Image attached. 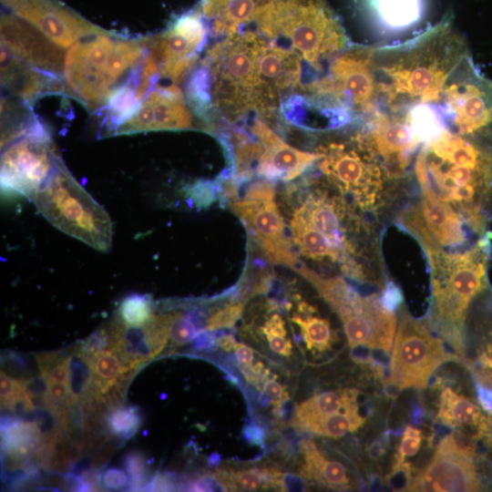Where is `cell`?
Returning a JSON list of instances; mask_svg holds the SVG:
<instances>
[{"mask_svg":"<svg viewBox=\"0 0 492 492\" xmlns=\"http://www.w3.org/2000/svg\"><path fill=\"white\" fill-rule=\"evenodd\" d=\"M469 56L450 15L410 40L375 47L374 108L394 112L440 101L452 73Z\"/></svg>","mask_w":492,"mask_h":492,"instance_id":"obj_1","label":"cell"},{"mask_svg":"<svg viewBox=\"0 0 492 492\" xmlns=\"http://www.w3.org/2000/svg\"><path fill=\"white\" fill-rule=\"evenodd\" d=\"M398 224L422 245L432 282L428 323L458 360L464 358L466 318L473 301L488 288V234L466 248L446 251L432 237L418 206L400 212Z\"/></svg>","mask_w":492,"mask_h":492,"instance_id":"obj_2","label":"cell"},{"mask_svg":"<svg viewBox=\"0 0 492 492\" xmlns=\"http://www.w3.org/2000/svg\"><path fill=\"white\" fill-rule=\"evenodd\" d=\"M414 173L419 187H428L455 209L477 237L487 234L492 205V148L446 128L420 147Z\"/></svg>","mask_w":492,"mask_h":492,"instance_id":"obj_3","label":"cell"},{"mask_svg":"<svg viewBox=\"0 0 492 492\" xmlns=\"http://www.w3.org/2000/svg\"><path fill=\"white\" fill-rule=\"evenodd\" d=\"M146 40L102 33L70 46L64 60L67 90L91 109L107 105L142 64ZM144 60V59H143Z\"/></svg>","mask_w":492,"mask_h":492,"instance_id":"obj_4","label":"cell"},{"mask_svg":"<svg viewBox=\"0 0 492 492\" xmlns=\"http://www.w3.org/2000/svg\"><path fill=\"white\" fill-rule=\"evenodd\" d=\"M259 28L266 37L289 39L292 48L317 71L349 46L326 0H270Z\"/></svg>","mask_w":492,"mask_h":492,"instance_id":"obj_5","label":"cell"},{"mask_svg":"<svg viewBox=\"0 0 492 492\" xmlns=\"http://www.w3.org/2000/svg\"><path fill=\"white\" fill-rule=\"evenodd\" d=\"M317 148L325 180L357 210L377 213L395 184L359 128Z\"/></svg>","mask_w":492,"mask_h":492,"instance_id":"obj_6","label":"cell"},{"mask_svg":"<svg viewBox=\"0 0 492 492\" xmlns=\"http://www.w3.org/2000/svg\"><path fill=\"white\" fill-rule=\"evenodd\" d=\"M32 200L56 229L97 251L107 252L112 244V222L105 209L59 161Z\"/></svg>","mask_w":492,"mask_h":492,"instance_id":"obj_7","label":"cell"},{"mask_svg":"<svg viewBox=\"0 0 492 492\" xmlns=\"http://www.w3.org/2000/svg\"><path fill=\"white\" fill-rule=\"evenodd\" d=\"M263 36L240 30L211 48L203 64L217 108L232 119L253 110L258 87V54Z\"/></svg>","mask_w":492,"mask_h":492,"instance_id":"obj_8","label":"cell"},{"mask_svg":"<svg viewBox=\"0 0 492 492\" xmlns=\"http://www.w3.org/2000/svg\"><path fill=\"white\" fill-rule=\"evenodd\" d=\"M449 129L492 148V80L467 56L452 73L440 100Z\"/></svg>","mask_w":492,"mask_h":492,"instance_id":"obj_9","label":"cell"},{"mask_svg":"<svg viewBox=\"0 0 492 492\" xmlns=\"http://www.w3.org/2000/svg\"><path fill=\"white\" fill-rule=\"evenodd\" d=\"M453 361L444 341L403 309L395 333L389 379L401 389L425 388L436 368Z\"/></svg>","mask_w":492,"mask_h":492,"instance_id":"obj_10","label":"cell"},{"mask_svg":"<svg viewBox=\"0 0 492 492\" xmlns=\"http://www.w3.org/2000/svg\"><path fill=\"white\" fill-rule=\"evenodd\" d=\"M60 160L49 133L36 120L26 133L4 146L1 185L32 200Z\"/></svg>","mask_w":492,"mask_h":492,"instance_id":"obj_11","label":"cell"},{"mask_svg":"<svg viewBox=\"0 0 492 492\" xmlns=\"http://www.w3.org/2000/svg\"><path fill=\"white\" fill-rule=\"evenodd\" d=\"M477 443L458 432L443 437L429 464L412 480L408 491L465 492L482 490L475 456Z\"/></svg>","mask_w":492,"mask_h":492,"instance_id":"obj_12","label":"cell"},{"mask_svg":"<svg viewBox=\"0 0 492 492\" xmlns=\"http://www.w3.org/2000/svg\"><path fill=\"white\" fill-rule=\"evenodd\" d=\"M208 32L200 12L190 11L178 17L162 34L146 40L160 76L174 82L182 80L196 63Z\"/></svg>","mask_w":492,"mask_h":492,"instance_id":"obj_13","label":"cell"},{"mask_svg":"<svg viewBox=\"0 0 492 492\" xmlns=\"http://www.w3.org/2000/svg\"><path fill=\"white\" fill-rule=\"evenodd\" d=\"M302 57L292 48L263 41L258 54L260 85L253 110L263 115L275 111L282 98L293 91L303 92Z\"/></svg>","mask_w":492,"mask_h":492,"instance_id":"obj_14","label":"cell"},{"mask_svg":"<svg viewBox=\"0 0 492 492\" xmlns=\"http://www.w3.org/2000/svg\"><path fill=\"white\" fill-rule=\"evenodd\" d=\"M231 210L244 223L267 259L296 269L299 261L286 232L283 218L274 198H243L231 203Z\"/></svg>","mask_w":492,"mask_h":492,"instance_id":"obj_15","label":"cell"},{"mask_svg":"<svg viewBox=\"0 0 492 492\" xmlns=\"http://www.w3.org/2000/svg\"><path fill=\"white\" fill-rule=\"evenodd\" d=\"M20 19L60 47H70L83 38L106 31L90 24L56 0H2Z\"/></svg>","mask_w":492,"mask_h":492,"instance_id":"obj_16","label":"cell"},{"mask_svg":"<svg viewBox=\"0 0 492 492\" xmlns=\"http://www.w3.org/2000/svg\"><path fill=\"white\" fill-rule=\"evenodd\" d=\"M191 127V115L183 94L172 85L157 87L147 94L133 115L121 123L114 134L179 130Z\"/></svg>","mask_w":492,"mask_h":492,"instance_id":"obj_17","label":"cell"},{"mask_svg":"<svg viewBox=\"0 0 492 492\" xmlns=\"http://www.w3.org/2000/svg\"><path fill=\"white\" fill-rule=\"evenodd\" d=\"M1 39L2 48L21 61L51 75L63 73L62 47L19 17H2Z\"/></svg>","mask_w":492,"mask_h":492,"instance_id":"obj_18","label":"cell"},{"mask_svg":"<svg viewBox=\"0 0 492 492\" xmlns=\"http://www.w3.org/2000/svg\"><path fill=\"white\" fill-rule=\"evenodd\" d=\"M251 132L263 148L256 172L266 179L292 180L319 158L317 153L302 151L287 144L261 120L254 121Z\"/></svg>","mask_w":492,"mask_h":492,"instance_id":"obj_19","label":"cell"},{"mask_svg":"<svg viewBox=\"0 0 492 492\" xmlns=\"http://www.w3.org/2000/svg\"><path fill=\"white\" fill-rule=\"evenodd\" d=\"M422 200L419 205L422 219L434 238L443 248L460 250L476 241L462 216L449 204L440 200L428 187H420ZM478 240V239H477Z\"/></svg>","mask_w":492,"mask_h":492,"instance_id":"obj_20","label":"cell"},{"mask_svg":"<svg viewBox=\"0 0 492 492\" xmlns=\"http://www.w3.org/2000/svg\"><path fill=\"white\" fill-rule=\"evenodd\" d=\"M2 83L10 92L32 102L48 91H60L63 85L55 77L42 74L39 69L21 61L2 48Z\"/></svg>","mask_w":492,"mask_h":492,"instance_id":"obj_21","label":"cell"},{"mask_svg":"<svg viewBox=\"0 0 492 492\" xmlns=\"http://www.w3.org/2000/svg\"><path fill=\"white\" fill-rule=\"evenodd\" d=\"M436 419L453 429L474 428L477 439L492 433V417L484 415L477 404L450 387L441 392Z\"/></svg>","mask_w":492,"mask_h":492,"instance_id":"obj_22","label":"cell"},{"mask_svg":"<svg viewBox=\"0 0 492 492\" xmlns=\"http://www.w3.org/2000/svg\"><path fill=\"white\" fill-rule=\"evenodd\" d=\"M303 462L300 475L309 481L333 489L352 487V479L347 467L338 460L326 458L313 440L302 443Z\"/></svg>","mask_w":492,"mask_h":492,"instance_id":"obj_23","label":"cell"},{"mask_svg":"<svg viewBox=\"0 0 492 492\" xmlns=\"http://www.w3.org/2000/svg\"><path fill=\"white\" fill-rule=\"evenodd\" d=\"M290 231L293 243L302 255L315 261L333 264L343 273L344 260L296 210L290 220Z\"/></svg>","mask_w":492,"mask_h":492,"instance_id":"obj_24","label":"cell"},{"mask_svg":"<svg viewBox=\"0 0 492 492\" xmlns=\"http://www.w3.org/2000/svg\"><path fill=\"white\" fill-rule=\"evenodd\" d=\"M364 3L375 23L394 33L414 26L424 14L423 0H364Z\"/></svg>","mask_w":492,"mask_h":492,"instance_id":"obj_25","label":"cell"},{"mask_svg":"<svg viewBox=\"0 0 492 492\" xmlns=\"http://www.w3.org/2000/svg\"><path fill=\"white\" fill-rule=\"evenodd\" d=\"M349 389L327 391L316 395L296 406L291 425L309 431L324 417L344 408Z\"/></svg>","mask_w":492,"mask_h":492,"instance_id":"obj_26","label":"cell"},{"mask_svg":"<svg viewBox=\"0 0 492 492\" xmlns=\"http://www.w3.org/2000/svg\"><path fill=\"white\" fill-rule=\"evenodd\" d=\"M315 311L295 313L292 321L300 328L306 347L310 351L324 352L334 342V332L328 320L313 315Z\"/></svg>","mask_w":492,"mask_h":492,"instance_id":"obj_27","label":"cell"},{"mask_svg":"<svg viewBox=\"0 0 492 492\" xmlns=\"http://www.w3.org/2000/svg\"><path fill=\"white\" fill-rule=\"evenodd\" d=\"M87 355L91 364L93 377L109 387L115 385L122 367L118 352L114 348H109Z\"/></svg>","mask_w":492,"mask_h":492,"instance_id":"obj_28","label":"cell"},{"mask_svg":"<svg viewBox=\"0 0 492 492\" xmlns=\"http://www.w3.org/2000/svg\"><path fill=\"white\" fill-rule=\"evenodd\" d=\"M153 304L146 295L132 294L126 297L119 306V318L129 327H141L151 317Z\"/></svg>","mask_w":492,"mask_h":492,"instance_id":"obj_29","label":"cell"},{"mask_svg":"<svg viewBox=\"0 0 492 492\" xmlns=\"http://www.w3.org/2000/svg\"><path fill=\"white\" fill-rule=\"evenodd\" d=\"M243 307L242 302L231 300L221 306H213L205 310V331L232 327L241 317Z\"/></svg>","mask_w":492,"mask_h":492,"instance_id":"obj_30","label":"cell"},{"mask_svg":"<svg viewBox=\"0 0 492 492\" xmlns=\"http://www.w3.org/2000/svg\"><path fill=\"white\" fill-rule=\"evenodd\" d=\"M93 376L91 364L82 351L69 357L68 388L72 396L79 398L88 386Z\"/></svg>","mask_w":492,"mask_h":492,"instance_id":"obj_31","label":"cell"},{"mask_svg":"<svg viewBox=\"0 0 492 492\" xmlns=\"http://www.w3.org/2000/svg\"><path fill=\"white\" fill-rule=\"evenodd\" d=\"M108 429L116 436L129 438L140 425V415L135 407L118 406L109 411L106 417Z\"/></svg>","mask_w":492,"mask_h":492,"instance_id":"obj_32","label":"cell"},{"mask_svg":"<svg viewBox=\"0 0 492 492\" xmlns=\"http://www.w3.org/2000/svg\"><path fill=\"white\" fill-rule=\"evenodd\" d=\"M200 332L190 313L171 311L169 326V339L175 345L185 344L193 340Z\"/></svg>","mask_w":492,"mask_h":492,"instance_id":"obj_33","label":"cell"},{"mask_svg":"<svg viewBox=\"0 0 492 492\" xmlns=\"http://www.w3.org/2000/svg\"><path fill=\"white\" fill-rule=\"evenodd\" d=\"M238 485L248 491L271 487L272 468L252 466L234 472Z\"/></svg>","mask_w":492,"mask_h":492,"instance_id":"obj_34","label":"cell"},{"mask_svg":"<svg viewBox=\"0 0 492 492\" xmlns=\"http://www.w3.org/2000/svg\"><path fill=\"white\" fill-rule=\"evenodd\" d=\"M186 195L194 206L207 208L219 198V187L216 180H198L189 186Z\"/></svg>","mask_w":492,"mask_h":492,"instance_id":"obj_35","label":"cell"},{"mask_svg":"<svg viewBox=\"0 0 492 492\" xmlns=\"http://www.w3.org/2000/svg\"><path fill=\"white\" fill-rule=\"evenodd\" d=\"M422 438L423 436L420 429L412 425H406L395 454V463L404 462L406 456H415L420 449Z\"/></svg>","mask_w":492,"mask_h":492,"instance_id":"obj_36","label":"cell"},{"mask_svg":"<svg viewBox=\"0 0 492 492\" xmlns=\"http://www.w3.org/2000/svg\"><path fill=\"white\" fill-rule=\"evenodd\" d=\"M412 472L413 467L409 463H395L392 472L384 478L385 483L394 490L408 491L414 477Z\"/></svg>","mask_w":492,"mask_h":492,"instance_id":"obj_37","label":"cell"},{"mask_svg":"<svg viewBox=\"0 0 492 492\" xmlns=\"http://www.w3.org/2000/svg\"><path fill=\"white\" fill-rule=\"evenodd\" d=\"M125 466L131 477L129 487L137 489L146 481L147 468L143 456L138 452L128 453L125 458Z\"/></svg>","mask_w":492,"mask_h":492,"instance_id":"obj_38","label":"cell"},{"mask_svg":"<svg viewBox=\"0 0 492 492\" xmlns=\"http://www.w3.org/2000/svg\"><path fill=\"white\" fill-rule=\"evenodd\" d=\"M1 406L8 408L10 404L22 393V380L14 379L5 373H1Z\"/></svg>","mask_w":492,"mask_h":492,"instance_id":"obj_39","label":"cell"},{"mask_svg":"<svg viewBox=\"0 0 492 492\" xmlns=\"http://www.w3.org/2000/svg\"><path fill=\"white\" fill-rule=\"evenodd\" d=\"M404 296L398 285L393 282H388L384 284L381 294V302L383 305L389 311L395 312L403 303Z\"/></svg>","mask_w":492,"mask_h":492,"instance_id":"obj_40","label":"cell"},{"mask_svg":"<svg viewBox=\"0 0 492 492\" xmlns=\"http://www.w3.org/2000/svg\"><path fill=\"white\" fill-rule=\"evenodd\" d=\"M261 390L268 397L272 399L274 405H280L289 399L286 388L274 379L267 377L261 384Z\"/></svg>","mask_w":492,"mask_h":492,"instance_id":"obj_41","label":"cell"},{"mask_svg":"<svg viewBox=\"0 0 492 492\" xmlns=\"http://www.w3.org/2000/svg\"><path fill=\"white\" fill-rule=\"evenodd\" d=\"M103 485L110 489H121L128 483L125 471L118 467L107 469L102 476Z\"/></svg>","mask_w":492,"mask_h":492,"instance_id":"obj_42","label":"cell"},{"mask_svg":"<svg viewBox=\"0 0 492 492\" xmlns=\"http://www.w3.org/2000/svg\"><path fill=\"white\" fill-rule=\"evenodd\" d=\"M263 335H265L269 347L272 352L286 357L292 354V345L286 335L278 333H266Z\"/></svg>","mask_w":492,"mask_h":492,"instance_id":"obj_43","label":"cell"},{"mask_svg":"<svg viewBox=\"0 0 492 492\" xmlns=\"http://www.w3.org/2000/svg\"><path fill=\"white\" fill-rule=\"evenodd\" d=\"M48 383H63L68 385L69 382V357L54 366L45 378Z\"/></svg>","mask_w":492,"mask_h":492,"instance_id":"obj_44","label":"cell"},{"mask_svg":"<svg viewBox=\"0 0 492 492\" xmlns=\"http://www.w3.org/2000/svg\"><path fill=\"white\" fill-rule=\"evenodd\" d=\"M477 402L481 408L492 417V387L475 380Z\"/></svg>","mask_w":492,"mask_h":492,"instance_id":"obj_45","label":"cell"},{"mask_svg":"<svg viewBox=\"0 0 492 492\" xmlns=\"http://www.w3.org/2000/svg\"><path fill=\"white\" fill-rule=\"evenodd\" d=\"M242 434L250 444L261 446L264 445L265 431L261 426L251 423L244 426Z\"/></svg>","mask_w":492,"mask_h":492,"instance_id":"obj_46","label":"cell"},{"mask_svg":"<svg viewBox=\"0 0 492 492\" xmlns=\"http://www.w3.org/2000/svg\"><path fill=\"white\" fill-rule=\"evenodd\" d=\"M59 358L58 353L56 352L39 354L36 360L39 365L41 376L46 378L51 369L61 362L59 361Z\"/></svg>","mask_w":492,"mask_h":492,"instance_id":"obj_47","label":"cell"},{"mask_svg":"<svg viewBox=\"0 0 492 492\" xmlns=\"http://www.w3.org/2000/svg\"><path fill=\"white\" fill-rule=\"evenodd\" d=\"M217 337L212 331H204L200 333L193 342V347L196 350H211L217 345Z\"/></svg>","mask_w":492,"mask_h":492,"instance_id":"obj_48","label":"cell"},{"mask_svg":"<svg viewBox=\"0 0 492 492\" xmlns=\"http://www.w3.org/2000/svg\"><path fill=\"white\" fill-rule=\"evenodd\" d=\"M388 433L389 432H386L384 436L374 439L368 448V454L371 458L376 460L385 454V446H387L389 439Z\"/></svg>","mask_w":492,"mask_h":492,"instance_id":"obj_49","label":"cell"},{"mask_svg":"<svg viewBox=\"0 0 492 492\" xmlns=\"http://www.w3.org/2000/svg\"><path fill=\"white\" fill-rule=\"evenodd\" d=\"M352 359L360 364H369L372 360V348L364 345H357L352 347Z\"/></svg>","mask_w":492,"mask_h":492,"instance_id":"obj_50","label":"cell"},{"mask_svg":"<svg viewBox=\"0 0 492 492\" xmlns=\"http://www.w3.org/2000/svg\"><path fill=\"white\" fill-rule=\"evenodd\" d=\"M233 350L235 352L236 358L240 363L246 364H251V362L253 360V351L248 345L236 343Z\"/></svg>","mask_w":492,"mask_h":492,"instance_id":"obj_51","label":"cell"},{"mask_svg":"<svg viewBox=\"0 0 492 492\" xmlns=\"http://www.w3.org/2000/svg\"><path fill=\"white\" fill-rule=\"evenodd\" d=\"M425 417V412L423 407L416 402L412 403L411 405V419L416 425H420Z\"/></svg>","mask_w":492,"mask_h":492,"instance_id":"obj_52","label":"cell"},{"mask_svg":"<svg viewBox=\"0 0 492 492\" xmlns=\"http://www.w3.org/2000/svg\"><path fill=\"white\" fill-rule=\"evenodd\" d=\"M236 343L237 342L232 334H224L217 338L218 345L227 352L231 351Z\"/></svg>","mask_w":492,"mask_h":492,"instance_id":"obj_53","label":"cell"},{"mask_svg":"<svg viewBox=\"0 0 492 492\" xmlns=\"http://www.w3.org/2000/svg\"><path fill=\"white\" fill-rule=\"evenodd\" d=\"M401 388L390 379L384 382V394L391 399H395L401 392Z\"/></svg>","mask_w":492,"mask_h":492,"instance_id":"obj_54","label":"cell"},{"mask_svg":"<svg viewBox=\"0 0 492 492\" xmlns=\"http://www.w3.org/2000/svg\"><path fill=\"white\" fill-rule=\"evenodd\" d=\"M492 333V332H491Z\"/></svg>","mask_w":492,"mask_h":492,"instance_id":"obj_55","label":"cell"}]
</instances>
